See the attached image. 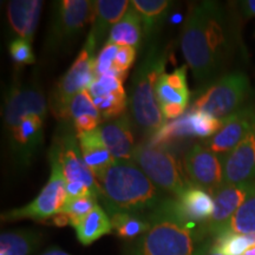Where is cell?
Masks as SVG:
<instances>
[{
    "label": "cell",
    "instance_id": "43",
    "mask_svg": "<svg viewBox=\"0 0 255 255\" xmlns=\"http://www.w3.org/2000/svg\"><path fill=\"white\" fill-rule=\"evenodd\" d=\"M242 255H255V246H252L251 248H248V250Z\"/></svg>",
    "mask_w": 255,
    "mask_h": 255
},
{
    "label": "cell",
    "instance_id": "29",
    "mask_svg": "<svg viewBox=\"0 0 255 255\" xmlns=\"http://www.w3.org/2000/svg\"><path fill=\"white\" fill-rule=\"evenodd\" d=\"M226 234H255V193L245 201L216 238Z\"/></svg>",
    "mask_w": 255,
    "mask_h": 255
},
{
    "label": "cell",
    "instance_id": "24",
    "mask_svg": "<svg viewBox=\"0 0 255 255\" xmlns=\"http://www.w3.org/2000/svg\"><path fill=\"white\" fill-rule=\"evenodd\" d=\"M105 43L117 46H132L136 50L143 44L142 20L131 5L124 17L111 28Z\"/></svg>",
    "mask_w": 255,
    "mask_h": 255
},
{
    "label": "cell",
    "instance_id": "40",
    "mask_svg": "<svg viewBox=\"0 0 255 255\" xmlns=\"http://www.w3.org/2000/svg\"><path fill=\"white\" fill-rule=\"evenodd\" d=\"M199 255H223L214 245V241H207Z\"/></svg>",
    "mask_w": 255,
    "mask_h": 255
},
{
    "label": "cell",
    "instance_id": "44",
    "mask_svg": "<svg viewBox=\"0 0 255 255\" xmlns=\"http://www.w3.org/2000/svg\"><path fill=\"white\" fill-rule=\"evenodd\" d=\"M0 255H2V254H0Z\"/></svg>",
    "mask_w": 255,
    "mask_h": 255
},
{
    "label": "cell",
    "instance_id": "16",
    "mask_svg": "<svg viewBox=\"0 0 255 255\" xmlns=\"http://www.w3.org/2000/svg\"><path fill=\"white\" fill-rule=\"evenodd\" d=\"M255 181V126L237 148L223 156V184Z\"/></svg>",
    "mask_w": 255,
    "mask_h": 255
},
{
    "label": "cell",
    "instance_id": "21",
    "mask_svg": "<svg viewBox=\"0 0 255 255\" xmlns=\"http://www.w3.org/2000/svg\"><path fill=\"white\" fill-rule=\"evenodd\" d=\"M131 1L128 0H97L95 1V13L90 33L95 37L98 47L103 44L108 31L124 17Z\"/></svg>",
    "mask_w": 255,
    "mask_h": 255
},
{
    "label": "cell",
    "instance_id": "35",
    "mask_svg": "<svg viewBox=\"0 0 255 255\" xmlns=\"http://www.w3.org/2000/svg\"><path fill=\"white\" fill-rule=\"evenodd\" d=\"M8 51L13 62L19 64V65H28V64H33L36 62V57L32 51L31 43L20 39V38H17L9 43Z\"/></svg>",
    "mask_w": 255,
    "mask_h": 255
},
{
    "label": "cell",
    "instance_id": "27",
    "mask_svg": "<svg viewBox=\"0 0 255 255\" xmlns=\"http://www.w3.org/2000/svg\"><path fill=\"white\" fill-rule=\"evenodd\" d=\"M109 218L117 237L126 241L135 240L137 237L141 238L151 227L150 220L146 216L117 213Z\"/></svg>",
    "mask_w": 255,
    "mask_h": 255
},
{
    "label": "cell",
    "instance_id": "23",
    "mask_svg": "<svg viewBox=\"0 0 255 255\" xmlns=\"http://www.w3.org/2000/svg\"><path fill=\"white\" fill-rule=\"evenodd\" d=\"M77 139L83 159L94 175L103 171L115 161L113 155L105 146L98 130L77 133Z\"/></svg>",
    "mask_w": 255,
    "mask_h": 255
},
{
    "label": "cell",
    "instance_id": "36",
    "mask_svg": "<svg viewBox=\"0 0 255 255\" xmlns=\"http://www.w3.org/2000/svg\"><path fill=\"white\" fill-rule=\"evenodd\" d=\"M119 46L115 44L105 43L104 46L98 53L95 63V77H100L102 75H105L109 70L113 69L115 58H116Z\"/></svg>",
    "mask_w": 255,
    "mask_h": 255
},
{
    "label": "cell",
    "instance_id": "8",
    "mask_svg": "<svg viewBox=\"0 0 255 255\" xmlns=\"http://www.w3.org/2000/svg\"><path fill=\"white\" fill-rule=\"evenodd\" d=\"M202 90L194 101L191 110L225 120L242 109L251 92V84L246 73L232 72L221 76Z\"/></svg>",
    "mask_w": 255,
    "mask_h": 255
},
{
    "label": "cell",
    "instance_id": "5",
    "mask_svg": "<svg viewBox=\"0 0 255 255\" xmlns=\"http://www.w3.org/2000/svg\"><path fill=\"white\" fill-rule=\"evenodd\" d=\"M132 161L155 186L174 199L193 187L184 164L169 146L151 145L148 142L139 143L133 151Z\"/></svg>",
    "mask_w": 255,
    "mask_h": 255
},
{
    "label": "cell",
    "instance_id": "20",
    "mask_svg": "<svg viewBox=\"0 0 255 255\" xmlns=\"http://www.w3.org/2000/svg\"><path fill=\"white\" fill-rule=\"evenodd\" d=\"M176 202L184 218L194 225H201V227L209 221L214 212L212 194L194 186L178 196Z\"/></svg>",
    "mask_w": 255,
    "mask_h": 255
},
{
    "label": "cell",
    "instance_id": "9",
    "mask_svg": "<svg viewBox=\"0 0 255 255\" xmlns=\"http://www.w3.org/2000/svg\"><path fill=\"white\" fill-rule=\"evenodd\" d=\"M49 159L51 174L45 187L28 205L4 213L1 215L2 221H17L23 219L44 221L62 212L68 201L66 180L58 161L52 155H49Z\"/></svg>",
    "mask_w": 255,
    "mask_h": 255
},
{
    "label": "cell",
    "instance_id": "4",
    "mask_svg": "<svg viewBox=\"0 0 255 255\" xmlns=\"http://www.w3.org/2000/svg\"><path fill=\"white\" fill-rule=\"evenodd\" d=\"M169 53L168 46H159L157 43L148 47L130 84L128 110L132 123L148 139L165 123L156 100L155 89L158 79L165 73Z\"/></svg>",
    "mask_w": 255,
    "mask_h": 255
},
{
    "label": "cell",
    "instance_id": "15",
    "mask_svg": "<svg viewBox=\"0 0 255 255\" xmlns=\"http://www.w3.org/2000/svg\"><path fill=\"white\" fill-rule=\"evenodd\" d=\"M255 126V107H245L225 119L223 126L214 136L202 144L220 156H226L246 137Z\"/></svg>",
    "mask_w": 255,
    "mask_h": 255
},
{
    "label": "cell",
    "instance_id": "2",
    "mask_svg": "<svg viewBox=\"0 0 255 255\" xmlns=\"http://www.w3.org/2000/svg\"><path fill=\"white\" fill-rule=\"evenodd\" d=\"M100 200L109 216L117 213L149 218L169 195L149 180L133 161H115L95 175Z\"/></svg>",
    "mask_w": 255,
    "mask_h": 255
},
{
    "label": "cell",
    "instance_id": "17",
    "mask_svg": "<svg viewBox=\"0 0 255 255\" xmlns=\"http://www.w3.org/2000/svg\"><path fill=\"white\" fill-rule=\"evenodd\" d=\"M132 124L130 115L126 114L120 119L103 122L98 127L97 130L105 146L116 161H132L136 149Z\"/></svg>",
    "mask_w": 255,
    "mask_h": 255
},
{
    "label": "cell",
    "instance_id": "39",
    "mask_svg": "<svg viewBox=\"0 0 255 255\" xmlns=\"http://www.w3.org/2000/svg\"><path fill=\"white\" fill-rule=\"evenodd\" d=\"M241 14L246 18L255 17V0H245L239 2Z\"/></svg>",
    "mask_w": 255,
    "mask_h": 255
},
{
    "label": "cell",
    "instance_id": "7",
    "mask_svg": "<svg viewBox=\"0 0 255 255\" xmlns=\"http://www.w3.org/2000/svg\"><path fill=\"white\" fill-rule=\"evenodd\" d=\"M98 49L95 37L89 32L77 58L71 68L59 79L50 96V109L59 121H69V107L72 98L83 90H87L95 77L96 51Z\"/></svg>",
    "mask_w": 255,
    "mask_h": 255
},
{
    "label": "cell",
    "instance_id": "3",
    "mask_svg": "<svg viewBox=\"0 0 255 255\" xmlns=\"http://www.w3.org/2000/svg\"><path fill=\"white\" fill-rule=\"evenodd\" d=\"M151 227L135 242L130 255H199L207 241L203 229L188 221L169 197L149 216Z\"/></svg>",
    "mask_w": 255,
    "mask_h": 255
},
{
    "label": "cell",
    "instance_id": "32",
    "mask_svg": "<svg viewBox=\"0 0 255 255\" xmlns=\"http://www.w3.org/2000/svg\"><path fill=\"white\" fill-rule=\"evenodd\" d=\"M188 114H189L190 123L193 127L194 137H197V138L208 139L213 137L221 129L223 121H225L215 119L212 115L197 110H190Z\"/></svg>",
    "mask_w": 255,
    "mask_h": 255
},
{
    "label": "cell",
    "instance_id": "30",
    "mask_svg": "<svg viewBox=\"0 0 255 255\" xmlns=\"http://www.w3.org/2000/svg\"><path fill=\"white\" fill-rule=\"evenodd\" d=\"M94 103L100 111L103 122L120 119L121 116L126 115L129 100H128L127 92L124 94H109L103 97L95 98Z\"/></svg>",
    "mask_w": 255,
    "mask_h": 255
},
{
    "label": "cell",
    "instance_id": "22",
    "mask_svg": "<svg viewBox=\"0 0 255 255\" xmlns=\"http://www.w3.org/2000/svg\"><path fill=\"white\" fill-rule=\"evenodd\" d=\"M187 68L182 65L171 73H163L156 84L155 95L158 105L175 103L187 108L190 100V91L187 83Z\"/></svg>",
    "mask_w": 255,
    "mask_h": 255
},
{
    "label": "cell",
    "instance_id": "33",
    "mask_svg": "<svg viewBox=\"0 0 255 255\" xmlns=\"http://www.w3.org/2000/svg\"><path fill=\"white\" fill-rule=\"evenodd\" d=\"M98 197L96 195H85L66 201L62 212L69 216L71 226L76 227L85 216L90 214L97 207Z\"/></svg>",
    "mask_w": 255,
    "mask_h": 255
},
{
    "label": "cell",
    "instance_id": "1",
    "mask_svg": "<svg viewBox=\"0 0 255 255\" xmlns=\"http://www.w3.org/2000/svg\"><path fill=\"white\" fill-rule=\"evenodd\" d=\"M181 47L197 84L205 89L220 78L232 52V31L218 2L201 1L189 6Z\"/></svg>",
    "mask_w": 255,
    "mask_h": 255
},
{
    "label": "cell",
    "instance_id": "13",
    "mask_svg": "<svg viewBox=\"0 0 255 255\" xmlns=\"http://www.w3.org/2000/svg\"><path fill=\"white\" fill-rule=\"evenodd\" d=\"M27 114H37L46 119L47 102L43 91L36 83L21 84L13 82L4 97V128L12 126Z\"/></svg>",
    "mask_w": 255,
    "mask_h": 255
},
{
    "label": "cell",
    "instance_id": "34",
    "mask_svg": "<svg viewBox=\"0 0 255 255\" xmlns=\"http://www.w3.org/2000/svg\"><path fill=\"white\" fill-rule=\"evenodd\" d=\"M82 116H91L95 119L102 120V116L94 103V98L89 94L88 90H83L72 98L69 107V117L70 120L75 121Z\"/></svg>",
    "mask_w": 255,
    "mask_h": 255
},
{
    "label": "cell",
    "instance_id": "42",
    "mask_svg": "<svg viewBox=\"0 0 255 255\" xmlns=\"http://www.w3.org/2000/svg\"><path fill=\"white\" fill-rule=\"evenodd\" d=\"M41 255H70L68 253H65L64 251H60V250H57V248H53V250H50L45 252V253H43Z\"/></svg>",
    "mask_w": 255,
    "mask_h": 255
},
{
    "label": "cell",
    "instance_id": "26",
    "mask_svg": "<svg viewBox=\"0 0 255 255\" xmlns=\"http://www.w3.org/2000/svg\"><path fill=\"white\" fill-rule=\"evenodd\" d=\"M40 235L34 231L17 229L4 232L0 237V254L30 255L38 247Z\"/></svg>",
    "mask_w": 255,
    "mask_h": 255
},
{
    "label": "cell",
    "instance_id": "12",
    "mask_svg": "<svg viewBox=\"0 0 255 255\" xmlns=\"http://www.w3.org/2000/svg\"><path fill=\"white\" fill-rule=\"evenodd\" d=\"M183 164L194 187L213 195L223 186V156L209 150L202 143L193 145L186 152Z\"/></svg>",
    "mask_w": 255,
    "mask_h": 255
},
{
    "label": "cell",
    "instance_id": "14",
    "mask_svg": "<svg viewBox=\"0 0 255 255\" xmlns=\"http://www.w3.org/2000/svg\"><path fill=\"white\" fill-rule=\"evenodd\" d=\"M255 193L254 182H246L239 184H223L213 194L214 199V212L208 222L203 226V233L209 237L216 238L219 232L238 209L244 205L251 195Z\"/></svg>",
    "mask_w": 255,
    "mask_h": 255
},
{
    "label": "cell",
    "instance_id": "25",
    "mask_svg": "<svg viewBox=\"0 0 255 255\" xmlns=\"http://www.w3.org/2000/svg\"><path fill=\"white\" fill-rule=\"evenodd\" d=\"M75 229L81 244L89 246L100 238L110 234L113 231V225L107 212L101 206H97L76 226Z\"/></svg>",
    "mask_w": 255,
    "mask_h": 255
},
{
    "label": "cell",
    "instance_id": "38",
    "mask_svg": "<svg viewBox=\"0 0 255 255\" xmlns=\"http://www.w3.org/2000/svg\"><path fill=\"white\" fill-rule=\"evenodd\" d=\"M186 109L187 108L183 107V105L175 103H167L159 105V110H161V114L162 116H163L165 122H167V121H175L180 119V117H182Z\"/></svg>",
    "mask_w": 255,
    "mask_h": 255
},
{
    "label": "cell",
    "instance_id": "6",
    "mask_svg": "<svg viewBox=\"0 0 255 255\" xmlns=\"http://www.w3.org/2000/svg\"><path fill=\"white\" fill-rule=\"evenodd\" d=\"M95 1L59 0L52 2L45 49L55 53L75 43L89 24H92Z\"/></svg>",
    "mask_w": 255,
    "mask_h": 255
},
{
    "label": "cell",
    "instance_id": "41",
    "mask_svg": "<svg viewBox=\"0 0 255 255\" xmlns=\"http://www.w3.org/2000/svg\"><path fill=\"white\" fill-rule=\"evenodd\" d=\"M52 223L55 226H58V227H64V226L71 225V221H70L69 216L65 214V213L60 212L58 214L55 215L52 218Z\"/></svg>",
    "mask_w": 255,
    "mask_h": 255
},
{
    "label": "cell",
    "instance_id": "11",
    "mask_svg": "<svg viewBox=\"0 0 255 255\" xmlns=\"http://www.w3.org/2000/svg\"><path fill=\"white\" fill-rule=\"evenodd\" d=\"M46 119L37 114H27L5 128L9 152L14 165L26 169L33 163L44 144Z\"/></svg>",
    "mask_w": 255,
    "mask_h": 255
},
{
    "label": "cell",
    "instance_id": "18",
    "mask_svg": "<svg viewBox=\"0 0 255 255\" xmlns=\"http://www.w3.org/2000/svg\"><path fill=\"white\" fill-rule=\"evenodd\" d=\"M43 2L39 0H14L7 5V19L20 39L31 43L39 23Z\"/></svg>",
    "mask_w": 255,
    "mask_h": 255
},
{
    "label": "cell",
    "instance_id": "37",
    "mask_svg": "<svg viewBox=\"0 0 255 255\" xmlns=\"http://www.w3.org/2000/svg\"><path fill=\"white\" fill-rule=\"evenodd\" d=\"M136 51L137 50L132 46H119V51H117L116 58H115L114 68L128 75V71L131 68L136 59Z\"/></svg>",
    "mask_w": 255,
    "mask_h": 255
},
{
    "label": "cell",
    "instance_id": "28",
    "mask_svg": "<svg viewBox=\"0 0 255 255\" xmlns=\"http://www.w3.org/2000/svg\"><path fill=\"white\" fill-rule=\"evenodd\" d=\"M194 137L189 114H186L180 119L165 122L159 129L148 139L149 144L158 146H168L177 139Z\"/></svg>",
    "mask_w": 255,
    "mask_h": 255
},
{
    "label": "cell",
    "instance_id": "19",
    "mask_svg": "<svg viewBox=\"0 0 255 255\" xmlns=\"http://www.w3.org/2000/svg\"><path fill=\"white\" fill-rule=\"evenodd\" d=\"M173 1L168 0H132L131 6L138 13L143 26V44L150 47L163 27Z\"/></svg>",
    "mask_w": 255,
    "mask_h": 255
},
{
    "label": "cell",
    "instance_id": "10",
    "mask_svg": "<svg viewBox=\"0 0 255 255\" xmlns=\"http://www.w3.org/2000/svg\"><path fill=\"white\" fill-rule=\"evenodd\" d=\"M49 155H52L62 167L66 183L82 182L97 194L100 199V189L94 173L88 167L82 156L73 124L69 121H63L58 127L51 145Z\"/></svg>",
    "mask_w": 255,
    "mask_h": 255
},
{
    "label": "cell",
    "instance_id": "31",
    "mask_svg": "<svg viewBox=\"0 0 255 255\" xmlns=\"http://www.w3.org/2000/svg\"><path fill=\"white\" fill-rule=\"evenodd\" d=\"M213 241L223 255H242L248 248L255 246V234H226Z\"/></svg>",
    "mask_w": 255,
    "mask_h": 255
}]
</instances>
